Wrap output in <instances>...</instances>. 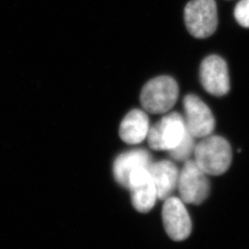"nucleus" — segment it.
<instances>
[{"instance_id":"obj_11","label":"nucleus","mask_w":249,"mask_h":249,"mask_svg":"<svg viewBox=\"0 0 249 249\" xmlns=\"http://www.w3.org/2000/svg\"><path fill=\"white\" fill-rule=\"evenodd\" d=\"M149 172L157 189L158 198L165 200L177 189L179 171L175 163L170 160H161L151 163Z\"/></svg>"},{"instance_id":"obj_7","label":"nucleus","mask_w":249,"mask_h":249,"mask_svg":"<svg viewBox=\"0 0 249 249\" xmlns=\"http://www.w3.org/2000/svg\"><path fill=\"white\" fill-rule=\"evenodd\" d=\"M161 215L164 229L169 237L175 241L187 239L191 232L192 224L182 199L176 196L166 198Z\"/></svg>"},{"instance_id":"obj_8","label":"nucleus","mask_w":249,"mask_h":249,"mask_svg":"<svg viewBox=\"0 0 249 249\" xmlns=\"http://www.w3.org/2000/svg\"><path fill=\"white\" fill-rule=\"evenodd\" d=\"M200 81L209 93L223 96L230 90V79L227 64L218 55L206 57L200 65Z\"/></svg>"},{"instance_id":"obj_4","label":"nucleus","mask_w":249,"mask_h":249,"mask_svg":"<svg viewBox=\"0 0 249 249\" xmlns=\"http://www.w3.org/2000/svg\"><path fill=\"white\" fill-rule=\"evenodd\" d=\"M185 22L189 34L196 38H207L218 25L217 6L214 0H192L185 9Z\"/></svg>"},{"instance_id":"obj_5","label":"nucleus","mask_w":249,"mask_h":249,"mask_svg":"<svg viewBox=\"0 0 249 249\" xmlns=\"http://www.w3.org/2000/svg\"><path fill=\"white\" fill-rule=\"evenodd\" d=\"M195 160H187L179 174L178 188L183 202L201 204L209 196L210 182Z\"/></svg>"},{"instance_id":"obj_2","label":"nucleus","mask_w":249,"mask_h":249,"mask_svg":"<svg viewBox=\"0 0 249 249\" xmlns=\"http://www.w3.org/2000/svg\"><path fill=\"white\" fill-rule=\"evenodd\" d=\"M178 83L169 76H160L148 81L142 90L141 103L151 114H165L177 103Z\"/></svg>"},{"instance_id":"obj_1","label":"nucleus","mask_w":249,"mask_h":249,"mask_svg":"<svg viewBox=\"0 0 249 249\" xmlns=\"http://www.w3.org/2000/svg\"><path fill=\"white\" fill-rule=\"evenodd\" d=\"M195 162L209 176H220L231 165V148L220 136H208L197 143L194 150Z\"/></svg>"},{"instance_id":"obj_6","label":"nucleus","mask_w":249,"mask_h":249,"mask_svg":"<svg viewBox=\"0 0 249 249\" xmlns=\"http://www.w3.org/2000/svg\"><path fill=\"white\" fill-rule=\"evenodd\" d=\"M185 123L188 132L195 139L205 138L213 133L215 120L211 109L194 94H188L184 101Z\"/></svg>"},{"instance_id":"obj_14","label":"nucleus","mask_w":249,"mask_h":249,"mask_svg":"<svg viewBox=\"0 0 249 249\" xmlns=\"http://www.w3.org/2000/svg\"><path fill=\"white\" fill-rule=\"evenodd\" d=\"M234 18L241 26L249 28V0H241L236 4Z\"/></svg>"},{"instance_id":"obj_13","label":"nucleus","mask_w":249,"mask_h":249,"mask_svg":"<svg viewBox=\"0 0 249 249\" xmlns=\"http://www.w3.org/2000/svg\"><path fill=\"white\" fill-rule=\"evenodd\" d=\"M195 147V138L187 130V134L185 135L182 142L179 143L176 148L169 151V154L175 160L186 161L189 160V157L194 152Z\"/></svg>"},{"instance_id":"obj_10","label":"nucleus","mask_w":249,"mask_h":249,"mask_svg":"<svg viewBox=\"0 0 249 249\" xmlns=\"http://www.w3.org/2000/svg\"><path fill=\"white\" fill-rule=\"evenodd\" d=\"M151 163V154L144 150L124 152L119 155L114 163V176L116 182L128 188L131 174L140 168H148Z\"/></svg>"},{"instance_id":"obj_3","label":"nucleus","mask_w":249,"mask_h":249,"mask_svg":"<svg viewBox=\"0 0 249 249\" xmlns=\"http://www.w3.org/2000/svg\"><path fill=\"white\" fill-rule=\"evenodd\" d=\"M187 129L184 116L171 113L151 125L148 133V142L151 149L169 151L182 142Z\"/></svg>"},{"instance_id":"obj_12","label":"nucleus","mask_w":249,"mask_h":249,"mask_svg":"<svg viewBox=\"0 0 249 249\" xmlns=\"http://www.w3.org/2000/svg\"><path fill=\"white\" fill-rule=\"evenodd\" d=\"M150 127V120L147 114L140 109H134L122 120L119 135L124 142L138 144L147 138Z\"/></svg>"},{"instance_id":"obj_9","label":"nucleus","mask_w":249,"mask_h":249,"mask_svg":"<svg viewBox=\"0 0 249 249\" xmlns=\"http://www.w3.org/2000/svg\"><path fill=\"white\" fill-rule=\"evenodd\" d=\"M128 189L134 208L140 213L150 212L158 198L157 189L148 168H140L131 174Z\"/></svg>"}]
</instances>
